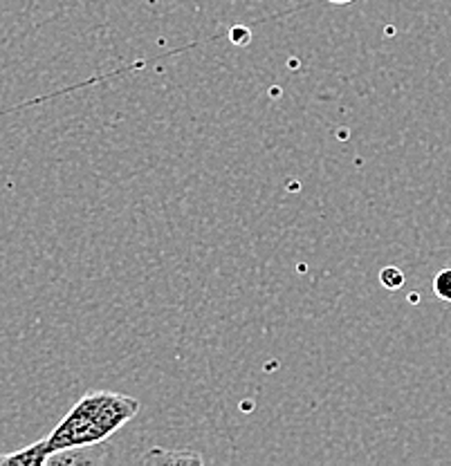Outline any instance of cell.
<instances>
[{
	"instance_id": "5",
	"label": "cell",
	"mask_w": 451,
	"mask_h": 466,
	"mask_svg": "<svg viewBox=\"0 0 451 466\" xmlns=\"http://www.w3.org/2000/svg\"><path fill=\"white\" fill-rule=\"evenodd\" d=\"M405 274H402V269H397V267H384V269L380 271V283L391 291L400 289L402 285H405Z\"/></svg>"
},
{
	"instance_id": "4",
	"label": "cell",
	"mask_w": 451,
	"mask_h": 466,
	"mask_svg": "<svg viewBox=\"0 0 451 466\" xmlns=\"http://www.w3.org/2000/svg\"><path fill=\"white\" fill-rule=\"evenodd\" d=\"M434 294L445 303H451V267H445L434 279Z\"/></svg>"
},
{
	"instance_id": "6",
	"label": "cell",
	"mask_w": 451,
	"mask_h": 466,
	"mask_svg": "<svg viewBox=\"0 0 451 466\" xmlns=\"http://www.w3.org/2000/svg\"><path fill=\"white\" fill-rule=\"evenodd\" d=\"M333 5H348V3H353V0H331Z\"/></svg>"
},
{
	"instance_id": "2",
	"label": "cell",
	"mask_w": 451,
	"mask_h": 466,
	"mask_svg": "<svg viewBox=\"0 0 451 466\" xmlns=\"http://www.w3.org/2000/svg\"><path fill=\"white\" fill-rule=\"evenodd\" d=\"M50 464V453H47L46 440H38L14 453L0 455V466H43Z\"/></svg>"
},
{
	"instance_id": "1",
	"label": "cell",
	"mask_w": 451,
	"mask_h": 466,
	"mask_svg": "<svg viewBox=\"0 0 451 466\" xmlns=\"http://www.w3.org/2000/svg\"><path fill=\"white\" fill-rule=\"evenodd\" d=\"M139 401L130 395L110 390H90L70 408L61 424L46 437L47 453L59 455L67 451L88 449L115 435L121 426L135 420Z\"/></svg>"
},
{
	"instance_id": "3",
	"label": "cell",
	"mask_w": 451,
	"mask_h": 466,
	"mask_svg": "<svg viewBox=\"0 0 451 466\" xmlns=\"http://www.w3.org/2000/svg\"><path fill=\"white\" fill-rule=\"evenodd\" d=\"M144 464H153V462H162V464H173V462H196L200 464L202 458L198 453H189V451H164V449H153L149 455L142 458Z\"/></svg>"
}]
</instances>
